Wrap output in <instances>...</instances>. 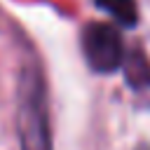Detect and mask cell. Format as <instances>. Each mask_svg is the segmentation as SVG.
I'll return each mask as SVG.
<instances>
[{
    "label": "cell",
    "mask_w": 150,
    "mask_h": 150,
    "mask_svg": "<svg viewBox=\"0 0 150 150\" xmlns=\"http://www.w3.org/2000/svg\"><path fill=\"white\" fill-rule=\"evenodd\" d=\"M96 5L101 9H105L115 21H120L122 26L131 28L138 21V9H136V0H96Z\"/></svg>",
    "instance_id": "cell-4"
},
{
    "label": "cell",
    "mask_w": 150,
    "mask_h": 150,
    "mask_svg": "<svg viewBox=\"0 0 150 150\" xmlns=\"http://www.w3.org/2000/svg\"><path fill=\"white\" fill-rule=\"evenodd\" d=\"M19 136L23 150H49L45 87L35 68H26L19 84Z\"/></svg>",
    "instance_id": "cell-1"
},
{
    "label": "cell",
    "mask_w": 150,
    "mask_h": 150,
    "mask_svg": "<svg viewBox=\"0 0 150 150\" xmlns=\"http://www.w3.org/2000/svg\"><path fill=\"white\" fill-rule=\"evenodd\" d=\"M124 75L134 87H150V61L143 52H131L124 56Z\"/></svg>",
    "instance_id": "cell-3"
},
{
    "label": "cell",
    "mask_w": 150,
    "mask_h": 150,
    "mask_svg": "<svg viewBox=\"0 0 150 150\" xmlns=\"http://www.w3.org/2000/svg\"><path fill=\"white\" fill-rule=\"evenodd\" d=\"M82 49L96 73H112L124 63V42L110 23L91 21L82 30Z\"/></svg>",
    "instance_id": "cell-2"
}]
</instances>
